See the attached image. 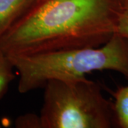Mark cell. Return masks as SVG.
Segmentation results:
<instances>
[{
  "label": "cell",
  "mask_w": 128,
  "mask_h": 128,
  "mask_svg": "<svg viewBox=\"0 0 128 128\" xmlns=\"http://www.w3.org/2000/svg\"><path fill=\"white\" fill-rule=\"evenodd\" d=\"M122 0H45L2 36L6 54L32 55L98 47L116 32Z\"/></svg>",
  "instance_id": "obj_1"
},
{
  "label": "cell",
  "mask_w": 128,
  "mask_h": 128,
  "mask_svg": "<svg viewBox=\"0 0 128 128\" xmlns=\"http://www.w3.org/2000/svg\"><path fill=\"white\" fill-rule=\"evenodd\" d=\"M19 76L18 90L26 93L50 80L86 78L98 70H114L128 78V40L114 34L98 47L32 54H6Z\"/></svg>",
  "instance_id": "obj_2"
},
{
  "label": "cell",
  "mask_w": 128,
  "mask_h": 128,
  "mask_svg": "<svg viewBox=\"0 0 128 128\" xmlns=\"http://www.w3.org/2000/svg\"><path fill=\"white\" fill-rule=\"evenodd\" d=\"M41 128H110L113 103L98 82L86 78L50 80L44 85Z\"/></svg>",
  "instance_id": "obj_3"
},
{
  "label": "cell",
  "mask_w": 128,
  "mask_h": 128,
  "mask_svg": "<svg viewBox=\"0 0 128 128\" xmlns=\"http://www.w3.org/2000/svg\"><path fill=\"white\" fill-rule=\"evenodd\" d=\"M35 4V0H0V37Z\"/></svg>",
  "instance_id": "obj_4"
},
{
  "label": "cell",
  "mask_w": 128,
  "mask_h": 128,
  "mask_svg": "<svg viewBox=\"0 0 128 128\" xmlns=\"http://www.w3.org/2000/svg\"><path fill=\"white\" fill-rule=\"evenodd\" d=\"M112 96L115 122L120 128H128V86L119 87Z\"/></svg>",
  "instance_id": "obj_5"
},
{
  "label": "cell",
  "mask_w": 128,
  "mask_h": 128,
  "mask_svg": "<svg viewBox=\"0 0 128 128\" xmlns=\"http://www.w3.org/2000/svg\"><path fill=\"white\" fill-rule=\"evenodd\" d=\"M14 68L8 56L0 48V99L4 96L9 84L15 78Z\"/></svg>",
  "instance_id": "obj_6"
},
{
  "label": "cell",
  "mask_w": 128,
  "mask_h": 128,
  "mask_svg": "<svg viewBox=\"0 0 128 128\" xmlns=\"http://www.w3.org/2000/svg\"><path fill=\"white\" fill-rule=\"evenodd\" d=\"M115 34L128 40V0H122L120 9Z\"/></svg>",
  "instance_id": "obj_7"
},
{
  "label": "cell",
  "mask_w": 128,
  "mask_h": 128,
  "mask_svg": "<svg viewBox=\"0 0 128 128\" xmlns=\"http://www.w3.org/2000/svg\"><path fill=\"white\" fill-rule=\"evenodd\" d=\"M15 126L18 128H41L39 115L32 113L20 115L16 119Z\"/></svg>",
  "instance_id": "obj_8"
},
{
  "label": "cell",
  "mask_w": 128,
  "mask_h": 128,
  "mask_svg": "<svg viewBox=\"0 0 128 128\" xmlns=\"http://www.w3.org/2000/svg\"><path fill=\"white\" fill-rule=\"evenodd\" d=\"M44 1H45V0H35V2H36V4H37V3H41Z\"/></svg>",
  "instance_id": "obj_9"
}]
</instances>
